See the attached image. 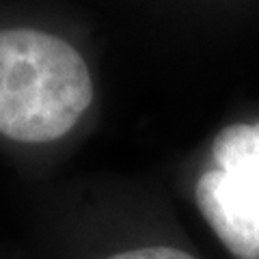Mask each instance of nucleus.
I'll return each mask as SVG.
<instances>
[{
	"label": "nucleus",
	"mask_w": 259,
	"mask_h": 259,
	"mask_svg": "<svg viewBox=\"0 0 259 259\" xmlns=\"http://www.w3.org/2000/svg\"><path fill=\"white\" fill-rule=\"evenodd\" d=\"M102 259H197V257L171 244H139V246L117 248L112 253L104 255Z\"/></svg>",
	"instance_id": "nucleus-4"
},
{
	"label": "nucleus",
	"mask_w": 259,
	"mask_h": 259,
	"mask_svg": "<svg viewBox=\"0 0 259 259\" xmlns=\"http://www.w3.org/2000/svg\"><path fill=\"white\" fill-rule=\"evenodd\" d=\"M212 156L229 203L259 229V123L225 127L214 139Z\"/></svg>",
	"instance_id": "nucleus-2"
},
{
	"label": "nucleus",
	"mask_w": 259,
	"mask_h": 259,
	"mask_svg": "<svg viewBox=\"0 0 259 259\" xmlns=\"http://www.w3.org/2000/svg\"><path fill=\"white\" fill-rule=\"evenodd\" d=\"M194 201L201 216L236 259H259V229L244 221L229 203L223 171L209 168L194 184Z\"/></svg>",
	"instance_id": "nucleus-3"
},
{
	"label": "nucleus",
	"mask_w": 259,
	"mask_h": 259,
	"mask_svg": "<svg viewBox=\"0 0 259 259\" xmlns=\"http://www.w3.org/2000/svg\"><path fill=\"white\" fill-rule=\"evenodd\" d=\"M84 48L46 0H0V153L26 186L84 127L95 104Z\"/></svg>",
	"instance_id": "nucleus-1"
}]
</instances>
